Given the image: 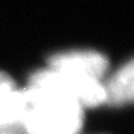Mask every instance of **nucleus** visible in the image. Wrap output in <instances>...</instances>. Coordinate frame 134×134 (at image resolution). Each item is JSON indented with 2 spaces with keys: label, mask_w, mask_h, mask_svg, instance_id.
Listing matches in <instances>:
<instances>
[{
  "label": "nucleus",
  "mask_w": 134,
  "mask_h": 134,
  "mask_svg": "<svg viewBox=\"0 0 134 134\" xmlns=\"http://www.w3.org/2000/svg\"><path fill=\"white\" fill-rule=\"evenodd\" d=\"M49 69L58 72L70 73L82 77H91L100 81L107 70L109 61L100 52L96 51H70L49 57Z\"/></svg>",
  "instance_id": "3"
},
{
  "label": "nucleus",
  "mask_w": 134,
  "mask_h": 134,
  "mask_svg": "<svg viewBox=\"0 0 134 134\" xmlns=\"http://www.w3.org/2000/svg\"><path fill=\"white\" fill-rule=\"evenodd\" d=\"M24 113L23 91L15 88L14 79L0 72V125L21 124Z\"/></svg>",
  "instance_id": "5"
},
{
  "label": "nucleus",
  "mask_w": 134,
  "mask_h": 134,
  "mask_svg": "<svg viewBox=\"0 0 134 134\" xmlns=\"http://www.w3.org/2000/svg\"><path fill=\"white\" fill-rule=\"evenodd\" d=\"M30 86H39L57 91L77 101L82 107H97L104 103V92L100 81L82 77L70 73L43 69L34 72L29 79Z\"/></svg>",
  "instance_id": "2"
},
{
  "label": "nucleus",
  "mask_w": 134,
  "mask_h": 134,
  "mask_svg": "<svg viewBox=\"0 0 134 134\" xmlns=\"http://www.w3.org/2000/svg\"><path fill=\"white\" fill-rule=\"evenodd\" d=\"M25 134H77L83 122V107L57 91L29 86L23 90Z\"/></svg>",
  "instance_id": "1"
},
{
  "label": "nucleus",
  "mask_w": 134,
  "mask_h": 134,
  "mask_svg": "<svg viewBox=\"0 0 134 134\" xmlns=\"http://www.w3.org/2000/svg\"><path fill=\"white\" fill-rule=\"evenodd\" d=\"M0 134H25V130L21 124L0 125Z\"/></svg>",
  "instance_id": "6"
},
{
  "label": "nucleus",
  "mask_w": 134,
  "mask_h": 134,
  "mask_svg": "<svg viewBox=\"0 0 134 134\" xmlns=\"http://www.w3.org/2000/svg\"><path fill=\"white\" fill-rule=\"evenodd\" d=\"M103 86L104 103L113 107L130 104L134 98V63L128 60L106 81Z\"/></svg>",
  "instance_id": "4"
}]
</instances>
